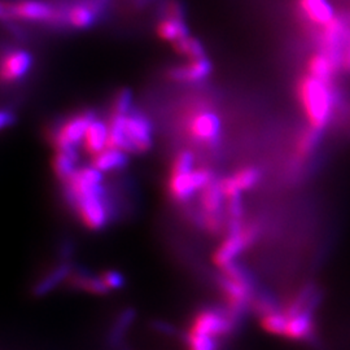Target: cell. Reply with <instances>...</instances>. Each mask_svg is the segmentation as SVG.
Listing matches in <instances>:
<instances>
[{
    "instance_id": "1",
    "label": "cell",
    "mask_w": 350,
    "mask_h": 350,
    "mask_svg": "<svg viewBox=\"0 0 350 350\" xmlns=\"http://www.w3.org/2000/svg\"><path fill=\"white\" fill-rule=\"evenodd\" d=\"M103 174L91 165L78 167L65 182L68 200L72 202L78 218L90 230H100L109 221Z\"/></svg>"
},
{
    "instance_id": "2",
    "label": "cell",
    "mask_w": 350,
    "mask_h": 350,
    "mask_svg": "<svg viewBox=\"0 0 350 350\" xmlns=\"http://www.w3.org/2000/svg\"><path fill=\"white\" fill-rule=\"evenodd\" d=\"M335 85L317 79L312 75H301L296 83V98L306 126L323 133L331 124L336 109Z\"/></svg>"
},
{
    "instance_id": "3",
    "label": "cell",
    "mask_w": 350,
    "mask_h": 350,
    "mask_svg": "<svg viewBox=\"0 0 350 350\" xmlns=\"http://www.w3.org/2000/svg\"><path fill=\"white\" fill-rule=\"evenodd\" d=\"M258 228L254 225L230 222L228 232L221 245L213 254V262L222 270L231 263L238 262L239 256L257 240Z\"/></svg>"
},
{
    "instance_id": "4",
    "label": "cell",
    "mask_w": 350,
    "mask_h": 350,
    "mask_svg": "<svg viewBox=\"0 0 350 350\" xmlns=\"http://www.w3.org/2000/svg\"><path fill=\"white\" fill-rule=\"evenodd\" d=\"M186 131L193 142L201 146L214 147L221 138L222 122L217 113L202 107L188 116Z\"/></svg>"
},
{
    "instance_id": "5",
    "label": "cell",
    "mask_w": 350,
    "mask_h": 350,
    "mask_svg": "<svg viewBox=\"0 0 350 350\" xmlns=\"http://www.w3.org/2000/svg\"><path fill=\"white\" fill-rule=\"evenodd\" d=\"M214 174L208 167H198L189 173L170 174L167 182V191L173 200L176 202L188 201L196 192L206 187L212 180Z\"/></svg>"
},
{
    "instance_id": "6",
    "label": "cell",
    "mask_w": 350,
    "mask_h": 350,
    "mask_svg": "<svg viewBox=\"0 0 350 350\" xmlns=\"http://www.w3.org/2000/svg\"><path fill=\"white\" fill-rule=\"evenodd\" d=\"M95 113L85 112L75 114L68 118L53 134V147L59 150H78L82 146L88 126L95 120Z\"/></svg>"
},
{
    "instance_id": "7",
    "label": "cell",
    "mask_w": 350,
    "mask_h": 350,
    "mask_svg": "<svg viewBox=\"0 0 350 350\" xmlns=\"http://www.w3.org/2000/svg\"><path fill=\"white\" fill-rule=\"evenodd\" d=\"M125 142L127 153H146L153 146V127L150 120L138 111L125 117Z\"/></svg>"
},
{
    "instance_id": "8",
    "label": "cell",
    "mask_w": 350,
    "mask_h": 350,
    "mask_svg": "<svg viewBox=\"0 0 350 350\" xmlns=\"http://www.w3.org/2000/svg\"><path fill=\"white\" fill-rule=\"evenodd\" d=\"M56 11L52 5L40 1V0H21L14 4H11L7 8V4H1V16H10V18H20L25 21H36V23H52Z\"/></svg>"
},
{
    "instance_id": "9",
    "label": "cell",
    "mask_w": 350,
    "mask_h": 350,
    "mask_svg": "<svg viewBox=\"0 0 350 350\" xmlns=\"http://www.w3.org/2000/svg\"><path fill=\"white\" fill-rule=\"evenodd\" d=\"M261 180V172L256 166H244L234 174L221 179V187L224 191L226 201L235 198H241L243 192L256 187Z\"/></svg>"
},
{
    "instance_id": "10",
    "label": "cell",
    "mask_w": 350,
    "mask_h": 350,
    "mask_svg": "<svg viewBox=\"0 0 350 350\" xmlns=\"http://www.w3.org/2000/svg\"><path fill=\"white\" fill-rule=\"evenodd\" d=\"M340 72H342L341 64L321 50L313 52L305 64L306 75L329 83H335V78Z\"/></svg>"
},
{
    "instance_id": "11",
    "label": "cell",
    "mask_w": 350,
    "mask_h": 350,
    "mask_svg": "<svg viewBox=\"0 0 350 350\" xmlns=\"http://www.w3.org/2000/svg\"><path fill=\"white\" fill-rule=\"evenodd\" d=\"M33 56L24 50H13L3 57L1 79L5 83L17 82L31 69Z\"/></svg>"
},
{
    "instance_id": "12",
    "label": "cell",
    "mask_w": 350,
    "mask_h": 350,
    "mask_svg": "<svg viewBox=\"0 0 350 350\" xmlns=\"http://www.w3.org/2000/svg\"><path fill=\"white\" fill-rule=\"evenodd\" d=\"M212 73V64L206 59L189 60L186 65L175 66L167 70V78L180 83H199Z\"/></svg>"
},
{
    "instance_id": "13",
    "label": "cell",
    "mask_w": 350,
    "mask_h": 350,
    "mask_svg": "<svg viewBox=\"0 0 350 350\" xmlns=\"http://www.w3.org/2000/svg\"><path fill=\"white\" fill-rule=\"evenodd\" d=\"M302 18L317 30L331 23L336 13L328 0H299Z\"/></svg>"
},
{
    "instance_id": "14",
    "label": "cell",
    "mask_w": 350,
    "mask_h": 350,
    "mask_svg": "<svg viewBox=\"0 0 350 350\" xmlns=\"http://www.w3.org/2000/svg\"><path fill=\"white\" fill-rule=\"evenodd\" d=\"M103 10L101 0H90L88 3L75 4L66 10L68 24L75 29H88L95 24L98 14Z\"/></svg>"
},
{
    "instance_id": "15",
    "label": "cell",
    "mask_w": 350,
    "mask_h": 350,
    "mask_svg": "<svg viewBox=\"0 0 350 350\" xmlns=\"http://www.w3.org/2000/svg\"><path fill=\"white\" fill-rule=\"evenodd\" d=\"M226 198L221 180L214 179L200 191V208L204 218H221L219 214L225 205Z\"/></svg>"
},
{
    "instance_id": "16",
    "label": "cell",
    "mask_w": 350,
    "mask_h": 350,
    "mask_svg": "<svg viewBox=\"0 0 350 350\" xmlns=\"http://www.w3.org/2000/svg\"><path fill=\"white\" fill-rule=\"evenodd\" d=\"M108 122L95 118L88 126L82 143L85 152L92 157L105 150L108 144Z\"/></svg>"
},
{
    "instance_id": "17",
    "label": "cell",
    "mask_w": 350,
    "mask_h": 350,
    "mask_svg": "<svg viewBox=\"0 0 350 350\" xmlns=\"http://www.w3.org/2000/svg\"><path fill=\"white\" fill-rule=\"evenodd\" d=\"M91 165L100 170L101 173H109L114 170L124 169L129 163V156L125 150H116V148H105L100 153L91 157Z\"/></svg>"
},
{
    "instance_id": "18",
    "label": "cell",
    "mask_w": 350,
    "mask_h": 350,
    "mask_svg": "<svg viewBox=\"0 0 350 350\" xmlns=\"http://www.w3.org/2000/svg\"><path fill=\"white\" fill-rule=\"evenodd\" d=\"M321 137H322V133H318L306 126L295 142V150H293L295 161L300 165L305 163L306 160H309L313 156L315 150L318 148Z\"/></svg>"
},
{
    "instance_id": "19",
    "label": "cell",
    "mask_w": 350,
    "mask_h": 350,
    "mask_svg": "<svg viewBox=\"0 0 350 350\" xmlns=\"http://www.w3.org/2000/svg\"><path fill=\"white\" fill-rule=\"evenodd\" d=\"M79 160L77 150H56L55 157L52 160V170L64 183L75 174L77 163Z\"/></svg>"
},
{
    "instance_id": "20",
    "label": "cell",
    "mask_w": 350,
    "mask_h": 350,
    "mask_svg": "<svg viewBox=\"0 0 350 350\" xmlns=\"http://www.w3.org/2000/svg\"><path fill=\"white\" fill-rule=\"evenodd\" d=\"M68 282L70 287L94 295H107L111 292L104 284L101 276L90 275L82 270H73L70 275L68 276Z\"/></svg>"
},
{
    "instance_id": "21",
    "label": "cell",
    "mask_w": 350,
    "mask_h": 350,
    "mask_svg": "<svg viewBox=\"0 0 350 350\" xmlns=\"http://www.w3.org/2000/svg\"><path fill=\"white\" fill-rule=\"evenodd\" d=\"M157 34L159 37L174 43L176 40H180L188 36V27L185 24V20L180 17L169 16L163 18V21L157 26Z\"/></svg>"
},
{
    "instance_id": "22",
    "label": "cell",
    "mask_w": 350,
    "mask_h": 350,
    "mask_svg": "<svg viewBox=\"0 0 350 350\" xmlns=\"http://www.w3.org/2000/svg\"><path fill=\"white\" fill-rule=\"evenodd\" d=\"M72 266L69 263H62L60 266H57L56 269H53L50 274L44 276L43 279H40L37 283V286L34 287V295L36 296H42L49 293L56 286H59L63 280L68 279V276L72 273Z\"/></svg>"
},
{
    "instance_id": "23",
    "label": "cell",
    "mask_w": 350,
    "mask_h": 350,
    "mask_svg": "<svg viewBox=\"0 0 350 350\" xmlns=\"http://www.w3.org/2000/svg\"><path fill=\"white\" fill-rule=\"evenodd\" d=\"M174 50L179 53L188 57V60H198L206 57L204 46L201 44L200 40L196 38L187 37L176 40L173 43Z\"/></svg>"
},
{
    "instance_id": "24",
    "label": "cell",
    "mask_w": 350,
    "mask_h": 350,
    "mask_svg": "<svg viewBox=\"0 0 350 350\" xmlns=\"http://www.w3.org/2000/svg\"><path fill=\"white\" fill-rule=\"evenodd\" d=\"M134 312L133 310H126L122 314L118 315L116 323L112 327L111 332H109V344L112 347H118L122 342V338L125 335L127 327L131 325L133 319H134Z\"/></svg>"
},
{
    "instance_id": "25",
    "label": "cell",
    "mask_w": 350,
    "mask_h": 350,
    "mask_svg": "<svg viewBox=\"0 0 350 350\" xmlns=\"http://www.w3.org/2000/svg\"><path fill=\"white\" fill-rule=\"evenodd\" d=\"M195 169V156L191 150H182L176 153L172 163L170 174H183L189 173Z\"/></svg>"
},
{
    "instance_id": "26",
    "label": "cell",
    "mask_w": 350,
    "mask_h": 350,
    "mask_svg": "<svg viewBox=\"0 0 350 350\" xmlns=\"http://www.w3.org/2000/svg\"><path fill=\"white\" fill-rule=\"evenodd\" d=\"M131 105H133V95H131V92L129 90H122L114 98L112 113L113 114H129V113L133 111Z\"/></svg>"
},
{
    "instance_id": "27",
    "label": "cell",
    "mask_w": 350,
    "mask_h": 350,
    "mask_svg": "<svg viewBox=\"0 0 350 350\" xmlns=\"http://www.w3.org/2000/svg\"><path fill=\"white\" fill-rule=\"evenodd\" d=\"M100 276L103 282H104V284L107 286L109 291L118 289V288L122 287L124 283H125L124 276L121 275L120 273H117V271H105Z\"/></svg>"
},
{
    "instance_id": "28",
    "label": "cell",
    "mask_w": 350,
    "mask_h": 350,
    "mask_svg": "<svg viewBox=\"0 0 350 350\" xmlns=\"http://www.w3.org/2000/svg\"><path fill=\"white\" fill-rule=\"evenodd\" d=\"M341 69L345 73H350V43L348 44V47L345 49V51H344L342 62H341Z\"/></svg>"
},
{
    "instance_id": "29",
    "label": "cell",
    "mask_w": 350,
    "mask_h": 350,
    "mask_svg": "<svg viewBox=\"0 0 350 350\" xmlns=\"http://www.w3.org/2000/svg\"><path fill=\"white\" fill-rule=\"evenodd\" d=\"M13 116L11 112H7V111H3L1 116H0V125L3 129L8 127V126L12 124Z\"/></svg>"
}]
</instances>
